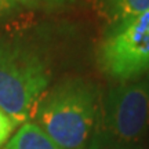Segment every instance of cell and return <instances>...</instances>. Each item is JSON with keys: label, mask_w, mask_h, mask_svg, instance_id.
Here are the masks:
<instances>
[{"label": "cell", "mask_w": 149, "mask_h": 149, "mask_svg": "<svg viewBox=\"0 0 149 149\" xmlns=\"http://www.w3.org/2000/svg\"><path fill=\"white\" fill-rule=\"evenodd\" d=\"M90 149H108V148H104V146H101V145H97V144H91V146H90Z\"/></svg>", "instance_id": "30bf717a"}, {"label": "cell", "mask_w": 149, "mask_h": 149, "mask_svg": "<svg viewBox=\"0 0 149 149\" xmlns=\"http://www.w3.org/2000/svg\"><path fill=\"white\" fill-rule=\"evenodd\" d=\"M101 101L94 83L80 77L66 79L44 93L32 122L59 149H90Z\"/></svg>", "instance_id": "6da1fadb"}, {"label": "cell", "mask_w": 149, "mask_h": 149, "mask_svg": "<svg viewBox=\"0 0 149 149\" xmlns=\"http://www.w3.org/2000/svg\"><path fill=\"white\" fill-rule=\"evenodd\" d=\"M148 134L149 80L111 87L101 101L93 142L108 149H141Z\"/></svg>", "instance_id": "7a4b0ae2"}, {"label": "cell", "mask_w": 149, "mask_h": 149, "mask_svg": "<svg viewBox=\"0 0 149 149\" xmlns=\"http://www.w3.org/2000/svg\"><path fill=\"white\" fill-rule=\"evenodd\" d=\"M14 3H25V4H62L72 0H13Z\"/></svg>", "instance_id": "ba28073f"}, {"label": "cell", "mask_w": 149, "mask_h": 149, "mask_svg": "<svg viewBox=\"0 0 149 149\" xmlns=\"http://www.w3.org/2000/svg\"><path fill=\"white\" fill-rule=\"evenodd\" d=\"M109 28L122 25L149 11V0H95Z\"/></svg>", "instance_id": "5b68a950"}, {"label": "cell", "mask_w": 149, "mask_h": 149, "mask_svg": "<svg viewBox=\"0 0 149 149\" xmlns=\"http://www.w3.org/2000/svg\"><path fill=\"white\" fill-rule=\"evenodd\" d=\"M148 80H149V73H148Z\"/></svg>", "instance_id": "8fae6325"}, {"label": "cell", "mask_w": 149, "mask_h": 149, "mask_svg": "<svg viewBox=\"0 0 149 149\" xmlns=\"http://www.w3.org/2000/svg\"><path fill=\"white\" fill-rule=\"evenodd\" d=\"M17 128V124L11 117H8L3 111H0V149L4 146V144L11 138Z\"/></svg>", "instance_id": "52a82bcc"}, {"label": "cell", "mask_w": 149, "mask_h": 149, "mask_svg": "<svg viewBox=\"0 0 149 149\" xmlns=\"http://www.w3.org/2000/svg\"><path fill=\"white\" fill-rule=\"evenodd\" d=\"M1 149H59L33 122L18 127Z\"/></svg>", "instance_id": "8992f818"}, {"label": "cell", "mask_w": 149, "mask_h": 149, "mask_svg": "<svg viewBox=\"0 0 149 149\" xmlns=\"http://www.w3.org/2000/svg\"><path fill=\"white\" fill-rule=\"evenodd\" d=\"M15 4L13 0H0V18L8 15L11 11L15 8Z\"/></svg>", "instance_id": "9c48e42d"}, {"label": "cell", "mask_w": 149, "mask_h": 149, "mask_svg": "<svg viewBox=\"0 0 149 149\" xmlns=\"http://www.w3.org/2000/svg\"><path fill=\"white\" fill-rule=\"evenodd\" d=\"M97 62L102 73L117 83L135 81L149 73V11L108 28Z\"/></svg>", "instance_id": "277c9868"}, {"label": "cell", "mask_w": 149, "mask_h": 149, "mask_svg": "<svg viewBox=\"0 0 149 149\" xmlns=\"http://www.w3.org/2000/svg\"><path fill=\"white\" fill-rule=\"evenodd\" d=\"M50 84V70L33 50L18 44L0 46V111L19 127L33 120Z\"/></svg>", "instance_id": "3957f363"}]
</instances>
